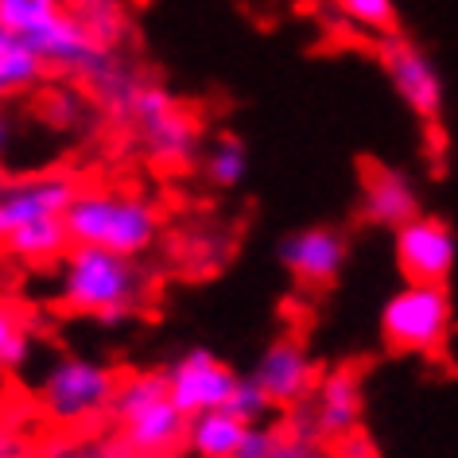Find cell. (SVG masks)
<instances>
[{"instance_id":"cell-1","label":"cell","mask_w":458,"mask_h":458,"mask_svg":"<svg viewBox=\"0 0 458 458\" xmlns=\"http://www.w3.org/2000/svg\"><path fill=\"white\" fill-rule=\"evenodd\" d=\"M89 86H94L98 106L109 113V121L132 129L140 152L156 167L179 171L202 159L206 148L199 117L156 78H148L124 59H113Z\"/></svg>"},{"instance_id":"cell-2","label":"cell","mask_w":458,"mask_h":458,"mask_svg":"<svg viewBox=\"0 0 458 458\" xmlns=\"http://www.w3.org/2000/svg\"><path fill=\"white\" fill-rule=\"evenodd\" d=\"M55 300L71 315L117 327L148 300V272L136 265V257L71 245L55 272Z\"/></svg>"},{"instance_id":"cell-3","label":"cell","mask_w":458,"mask_h":458,"mask_svg":"<svg viewBox=\"0 0 458 458\" xmlns=\"http://www.w3.org/2000/svg\"><path fill=\"white\" fill-rule=\"evenodd\" d=\"M0 24L13 28L47 71L66 78L94 82L117 59L113 47L89 36L74 8H66V0H0Z\"/></svg>"},{"instance_id":"cell-4","label":"cell","mask_w":458,"mask_h":458,"mask_svg":"<svg viewBox=\"0 0 458 458\" xmlns=\"http://www.w3.org/2000/svg\"><path fill=\"white\" fill-rule=\"evenodd\" d=\"M71 245H94L140 260L159 242V210L136 191H78L63 214Z\"/></svg>"},{"instance_id":"cell-5","label":"cell","mask_w":458,"mask_h":458,"mask_svg":"<svg viewBox=\"0 0 458 458\" xmlns=\"http://www.w3.org/2000/svg\"><path fill=\"white\" fill-rule=\"evenodd\" d=\"M113 423H117V439L140 458H175V451L187 446L191 416L171 396L167 373L144 369L121 377Z\"/></svg>"},{"instance_id":"cell-6","label":"cell","mask_w":458,"mask_h":458,"mask_svg":"<svg viewBox=\"0 0 458 458\" xmlns=\"http://www.w3.org/2000/svg\"><path fill=\"white\" fill-rule=\"evenodd\" d=\"M121 377L106 361L86 353H59L36 381V404L55 428H94L98 420L113 416Z\"/></svg>"},{"instance_id":"cell-7","label":"cell","mask_w":458,"mask_h":458,"mask_svg":"<svg viewBox=\"0 0 458 458\" xmlns=\"http://www.w3.org/2000/svg\"><path fill=\"white\" fill-rule=\"evenodd\" d=\"M454 327V307L443 284H404L381 307V338L396 353H443Z\"/></svg>"},{"instance_id":"cell-8","label":"cell","mask_w":458,"mask_h":458,"mask_svg":"<svg viewBox=\"0 0 458 458\" xmlns=\"http://www.w3.org/2000/svg\"><path fill=\"white\" fill-rule=\"evenodd\" d=\"M74 179L66 171H36V175L0 179V242L13 237L16 229L63 217L74 202Z\"/></svg>"},{"instance_id":"cell-9","label":"cell","mask_w":458,"mask_h":458,"mask_svg":"<svg viewBox=\"0 0 458 458\" xmlns=\"http://www.w3.org/2000/svg\"><path fill=\"white\" fill-rule=\"evenodd\" d=\"M164 373H167L171 396H175V404L187 411V416H202V411L225 408L237 381H242V377L229 369L225 361H217L214 350H206V346L182 350Z\"/></svg>"},{"instance_id":"cell-10","label":"cell","mask_w":458,"mask_h":458,"mask_svg":"<svg viewBox=\"0 0 458 458\" xmlns=\"http://www.w3.org/2000/svg\"><path fill=\"white\" fill-rule=\"evenodd\" d=\"M454 260L458 242L443 217L420 214L396 229V265L408 284H446Z\"/></svg>"},{"instance_id":"cell-11","label":"cell","mask_w":458,"mask_h":458,"mask_svg":"<svg viewBox=\"0 0 458 458\" xmlns=\"http://www.w3.org/2000/svg\"><path fill=\"white\" fill-rule=\"evenodd\" d=\"M381 66H385L393 89L400 94V101H404L416 117L439 121V113H443V78H439V71H435V63L416 47V43H408L404 36L385 39Z\"/></svg>"},{"instance_id":"cell-12","label":"cell","mask_w":458,"mask_h":458,"mask_svg":"<svg viewBox=\"0 0 458 458\" xmlns=\"http://www.w3.org/2000/svg\"><path fill=\"white\" fill-rule=\"evenodd\" d=\"M249 377H253L268 393L272 404H280V408H295V404H303V400H311L315 385H318L315 358L300 338H276L272 346H265V353L257 358Z\"/></svg>"},{"instance_id":"cell-13","label":"cell","mask_w":458,"mask_h":458,"mask_svg":"<svg viewBox=\"0 0 458 458\" xmlns=\"http://www.w3.org/2000/svg\"><path fill=\"white\" fill-rule=\"evenodd\" d=\"M280 265L307 288H327L346 268V237L330 225H307L288 233L276 249Z\"/></svg>"},{"instance_id":"cell-14","label":"cell","mask_w":458,"mask_h":458,"mask_svg":"<svg viewBox=\"0 0 458 458\" xmlns=\"http://www.w3.org/2000/svg\"><path fill=\"white\" fill-rule=\"evenodd\" d=\"M307 404H311L318 439H346V435H353L361 423V377H358V369L342 365V369H330L327 377H318V385H315V393Z\"/></svg>"},{"instance_id":"cell-15","label":"cell","mask_w":458,"mask_h":458,"mask_svg":"<svg viewBox=\"0 0 458 458\" xmlns=\"http://www.w3.org/2000/svg\"><path fill=\"white\" fill-rule=\"evenodd\" d=\"M361 214L373 225L400 229L411 217H420V194L411 179L396 167H369L361 182Z\"/></svg>"},{"instance_id":"cell-16","label":"cell","mask_w":458,"mask_h":458,"mask_svg":"<svg viewBox=\"0 0 458 458\" xmlns=\"http://www.w3.org/2000/svg\"><path fill=\"white\" fill-rule=\"evenodd\" d=\"M8 260L16 265H28V268H39V265H59L63 253L71 249V233H66V222L63 217H47V222H36V225H24L16 229L13 237L0 242Z\"/></svg>"},{"instance_id":"cell-17","label":"cell","mask_w":458,"mask_h":458,"mask_svg":"<svg viewBox=\"0 0 458 458\" xmlns=\"http://www.w3.org/2000/svg\"><path fill=\"white\" fill-rule=\"evenodd\" d=\"M249 423L237 420L229 408H214L202 416H191L187 428V454L191 458H233L242 446Z\"/></svg>"},{"instance_id":"cell-18","label":"cell","mask_w":458,"mask_h":458,"mask_svg":"<svg viewBox=\"0 0 458 458\" xmlns=\"http://www.w3.org/2000/svg\"><path fill=\"white\" fill-rule=\"evenodd\" d=\"M43 59L16 36L13 28L0 24V101H16L31 94L43 82Z\"/></svg>"},{"instance_id":"cell-19","label":"cell","mask_w":458,"mask_h":458,"mask_svg":"<svg viewBox=\"0 0 458 458\" xmlns=\"http://www.w3.org/2000/svg\"><path fill=\"white\" fill-rule=\"evenodd\" d=\"M202 175L210 187L217 191H233L242 187L245 175H249V152L245 144L237 140L233 132H217L202 152Z\"/></svg>"},{"instance_id":"cell-20","label":"cell","mask_w":458,"mask_h":458,"mask_svg":"<svg viewBox=\"0 0 458 458\" xmlns=\"http://www.w3.org/2000/svg\"><path fill=\"white\" fill-rule=\"evenodd\" d=\"M74 13L89 36L106 47H117L129 36V4L124 0H74Z\"/></svg>"},{"instance_id":"cell-21","label":"cell","mask_w":458,"mask_h":458,"mask_svg":"<svg viewBox=\"0 0 458 458\" xmlns=\"http://www.w3.org/2000/svg\"><path fill=\"white\" fill-rule=\"evenodd\" d=\"M31 361L28 318L13 300H0V373H16Z\"/></svg>"},{"instance_id":"cell-22","label":"cell","mask_w":458,"mask_h":458,"mask_svg":"<svg viewBox=\"0 0 458 458\" xmlns=\"http://www.w3.org/2000/svg\"><path fill=\"white\" fill-rule=\"evenodd\" d=\"M39 117L59 132H82L89 124V101L71 86H55L39 101Z\"/></svg>"},{"instance_id":"cell-23","label":"cell","mask_w":458,"mask_h":458,"mask_svg":"<svg viewBox=\"0 0 458 458\" xmlns=\"http://www.w3.org/2000/svg\"><path fill=\"white\" fill-rule=\"evenodd\" d=\"M330 4H335L353 28H365V31H373V36L393 39L400 28L393 0H330Z\"/></svg>"},{"instance_id":"cell-24","label":"cell","mask_w":458,"mask_h":458,"mask_svg":"<svg viewBox=\"0 0 458 458\" xmlns=\"http://www.w3.org/2000/svg\"><path fill=\"white\" fill-rule=\"evenodd\" d=\"M225 408L233 411L237 420H245V423H265V416L272 411V400H268L265 388H260V385L253 381V377H242Z\"/></svg>"},{"instance_id":"cell-25","label":"cell","mask_w":458,"mask_h":458,"mask_svg":"<svg viewBox=\"0 0 458 458\" xmlns=\"http://www.w3.org/2000/svg\"><path fill=\"white\" fill-rule=\"evenodd\" d=\"M280 439H284V431L272 428V423H249L233 458H272L276 454V446H280Z\"/></svg>"},{"instance_id":"cell-26","label":"cell","mask_w":458,"mask_h":458,"mask_svg":"<svg viewBox=\"0 0 458 458\" xmlns=\"http://www.w3.org/2000/svg\"><path fill=\"white\" fill-rule=\"evenodd\" d=\"M51 458H140L136 451H129L121 439H94V443H82V446H55Z\"/></svg>"},{"instance_id":"cell-27","label":"cell","mask_w":458,"mask_h":458,"mask_svg":"<svg viewBox=\"0 0 458 458\" xmlns=\"http://www.w3.org/2000/svg\"><path fill=\"white\" fill-rule=\"evenodd\" d=\"M272 458H330V454H327V446L318 439L284 431V439H280V446H276V454H272Z\"/></svg>"},{"instance_id":"cell-28","label":"cell","mask_w":458,"mask_h":458,"mask_svg":"<svg viewBox=\"0 0 458 458\" xmlns=\"http://www.w3.org/2000/svg\"><path fill=\"white\" fill-rule=\"evenodd\" d=\"M0 458H31V443L8 423H0Z\"/></svg>"},{"instance_id":"cell-29","label":"cell","mask_w":458,"mask_h":458,"mask_svg":"<svg viewBox=\"0 0 458 458\" xmlns=\"http://www.w3.org/2000/svg\"><path fill=\"white\" fill-rule=\"evenodd\" d=\"M342 458H373V446H369V439H365V435H346V439H342Z\"/></svg>"},{"instance_id":"cell-30","label":"cell","mask_w":458,"mask_h":458,"mask_svg":"<svg viewBox=\"0 0 458 458\" xmlns=\"http://www.w3.org/2000/svg\"><path fill=\"white\" fill-rule=\"evenodd\" d=\"M13 136H16V121H13V113L4 109V101H0V156H8Z\"/></svg>"},{"instance_id":"cell-31","label":"cell","mask_w":458,"mask_h":458,"mask_svg":"<svg viewBox=\"0 0 458 458\" xmlns=\"http://www.w3.org/2000/svg\"><path fill=\"white\" fill-rule=\"evenodd\" d=\"M0 253H4V249H0ZM0 280H4V257H0Z\"/></svg>"}]
</instances>
